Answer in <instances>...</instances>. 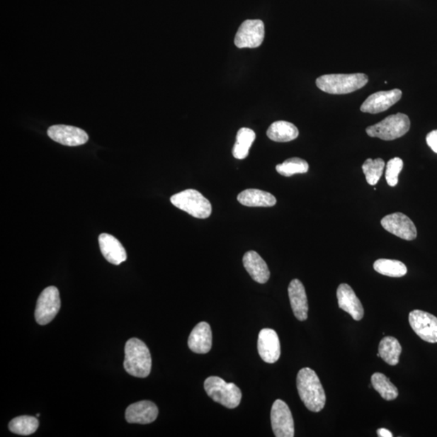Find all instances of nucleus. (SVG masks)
Segmentation results:
<instances>
[{
    "instance_id": "5701e85b",
    "label": "nucleus",
    "mask_w": 437,
    "mask_h": 437,
    "mask_svg": "<svg viewBox=\"0 0 437 437\" xmlns=\"http://www.w3.org/2000/svg\"><path fill=\"white\" fill-rule=\"evenodd\" d=\"M378 353L388 365H398L402 353V347L399 340L391 336L383 338L379 344Z\"/></svg>"
},
{
    "instance_id": "f8f14e48",
    "label": "nucleus",
    "mask_w": 437,
    "mask_h": 437,
    "mask_svg": "<svg viewBox=\"0 0 437 437\" xmlns=\"http://www.w3.org/2000/svg\"><path fill=\"white\" fill-rule=\"evenodd\" d=\"M51 140L65 146L76 147L86 144L89 135L84 130L66 125H55L47 130Z\"/></svg>"
},
{
    "instance_id": "c85d7f7f",
    "label": "nucleus",
    "mask_w": 437,
    "mask_h": 437,
    "mask_svg": "<svg viewBox=\"0 0 437 437\" xmlns=\"http://www.w3.org/2000/svg\"><path fill=\"white\" fill-rule=\"evenodd\" d=\"M385 166V161L381 158L367 159L362 166L363 171L365 175L367 183L371 186H375L380 178H382Z\"/></svg>"
},
{
    "instance_id": "2eb2a0df",
    "label": "nucleus",
    "mask_w": 437,
    "mask_h": 437,
    "mask_svg": "<svg viewBox=\"0 0 437 437\" xmlns=\"http://www.w3.org/2000/svg\"><path fill=\"white\" fill-rule=\"evenodd\" d=\"M337 298L339 308L347 312L356 321L364 317V308L353 289L347 283H341L338 288Z\"/></svg>"
},
{
    "instance_id": "39448f33",
    "label": "nucleus",
    "mask_w": 437,
    "mask_h": 437,
    "mask_svg": "<svg viewBox=\"0 0 437 437\" xmlns=\"http://www.w3.org/2000/svg\"><path fill=\"white\" fill-rule=\"evenodd\" d=\"M411 122L409 118L404 113H396L383 119L373 126L366 129V132L370 137H376L382 140H394L399 139L409 132Z\"/></svg>"
},
{
    "instance_id": "6ab92c4d",
    "label": "nucleus",
    "mask_w": 437,
    "mask_h": 437,
    "mask_svg": "<svg viewBox=\"0 0 437 437\" xmlns=\"http://www.w3.org/2000/svg\"><path fill=\"white\" fill-rule=\"evenodd\" d=\"M99 246L102 255L113 265H120L127 259L126 249L115 237L102 234L98 238Z\"/></svg>"
},
{
    "instance_id": "2f4dec72",
    "label": "nucleus",
    "mask_w": 437,
    "mask_h": 437,
    "mask_svg": "<svg viewBox=\"0 0 437 437\" xmlns=\"http://www.w3.org/2000/svg\"><path fill=\"white\" fill-rule=\"evenodd\" d=\"M378 436L380 437H392L393 434L387 429H380L377 431Z\"/></svg>"
},
{
    "instance_id": "bb28decb",
    "label": "nucleus",
    "mask_w": 437,
    "mask_h": 437,
    "mask_svg": "<svg viewBox=\"0 0 437 437\" xmlns=\"http://www.w3.org/2000/svg\"><path fill=\"white\" fill-rule=\"evenodd\" d=\"M38 425L35 417L23 416L13 419L9 423V430L16 434L28 436L36 432Z\"/></svg>"
},
{
    "instance_id": "b1692460",
    "label": "nucleus",
    "mask_w": 437,
    "mask_h": 437,
    "mask_svg": "<svg viewBox=\"0 0 437 437\" xmlns=\"http://www.w3.org/2000/svg\"><path fill=\"white\" fill-rule=\"evenodd\" d=\"M256 138L253 130L243 127L238 130L237 134L236 144L232 149V155L238 160H243L249 155L254 141Z\"/></svg>"
},
{
    "instance_id": "f03ea898",
    "label": "nucleus",
    "mask_w": 437,
    "mask_h": 437,
    "mask_svg": "<svg viewBox=\"0 0 437 437\" xmlns=\"http://www.w3.org/2000/svg\"><path fill=\"white\" fill-rule=\"evenodd\" d=\"M124 368L130 375L144 378L152 370V356L147 345L138 339H130L125 346Z\"/></svg>"
},
{
    "instance_id": "9b49d317",
    "label": "nucleus",
    "mask_w": 437,
    "mask_h": 437,
    "mask_svg": "<svg viewBox=\"0 0 437 437\" xmlns=\"http://www.w3.org/2000/svg\"><path fill=\"white\" fill-rule=\"evenodd\" d=\"M381 224L383 228L401 239L412 241L417 237V229L412 220L401 212L390 214L385 217Z\"/></svg>"
},
{
    "instance_id": "393cba45",
    "label": "nucleus",
    "mask_w": 437,
    "mask_h": 437,
    "mask_svg": "<svg viewBox=\"0 0 437 437\" xmlns=\"http://www.w3.org/2000/svg\"><path fill=\"white\" fill-rule=\"evenodd\" d=\"M373 387L385 400L392 401L398 398L399 390L390 379L381 373H375L371 378Z\"/></svg>"
},
{
    "instance_id": "4468645a",
    "label": "nucleus",
    "mask_w": 437,
    "mask_h": 437,
    "mask_svg": "<svg viewBox=\"0 0 437 437\" xmlns=\"http://www.w3.org/2000/svg\"><path fill=\"white\" fill-rule=\"evenodd\" d=\"M258 351L266 363L274 364L280 359L281 350L279 336L272 329L265 328L259 332Z\"/></svg>"
},
{
    "instance_id": "7ed1b4c3",
    "label": "nucleus",
    "mask_w": 437,
    "mask_h": 437,
    "mask_svg": "<svg viewBox=\"0 0 437 437\" xmlns=\"http://www.w3.org/2000/svg\"><path fill=\"white\" fill-rule=\"evenodd\" d=\"M368 77L365 74H331L317 79V88L323 92L341 95L355 92L365 86Z\"/></svg>"
},
{
    "instance_id": "6e6552de",
    "label": "nucleus",
    "mask_w": 437,
    "mask_h": 437,
    "mask_svg": "<svg viewBox=\"0 0 437 437\" xmlns=\"http://www.w3.org/2000/svg\"><path fill=\"white\" fill-rule=\"evenodd\" d=\"M265 35L264 24L260 20L244 21L238 30L234 42L238 48H257L262 45Z\"/></svg>"
},
{
    "instance_id": "412c9836",
    "label": "nucleus",
    "mask_w": 437,
    "mask_h": 437,
    "mask_svg": "<svg viewBox=\"0 0 437 437\" xmlns=\"http://www.w3.org/2000/svg\"><path fill=\"white\" fill-rule=\"evenodd\" d=\"M237 200L246 207L269 208L276 205L277 200L271 193L257 189H248L240 193Z\"/></svg>"
},
{
    "instance_id": "0eeeda50",
    "label": "nucleus",
    "mask_w": 437,
    "mask_h": 437,
    "mask_svg": "<svg viewBox=\"0 0 437 437\" xmlns=\"http://www.w3.org/2000/svg\"><path fill=\"white\" fill-rule=\"evenodd\" d=\"M61 307V300L58 288L50 286L40 295L36 310L35 319L39 325H47L52 321Z\"/></svg>"
},
{
    "instance_id": "7c9ffc66",
    "label": "nucleus",
    "mask_w": 437,
    "mask_h": 437,
    "mask_svg": "<svg viewBox=\"0 0 437 437\" xmlns=\"http://www.w3.org/2000/svg\"><path fill=\"white\" fill-rule=\"evenodd\" d=\"M426 141L431 149L437 153V130L428 134Z\"/></svg>"
},
{
    "instance_id": "a211bd4d",
    "label": "nucleus",
    "mask_w": 437,
    "mask_h": 437,
    "mask_svg": "<svg viewBox=\"0 0 437 437\" xmlns=\"http://www.w3.org/2000/svg\"><path fill=\"white\" fill-rule=\"evenodd\" d=\"M188 346L193 353L206 354L212 347V332L208 323L202 322L193 329L189 339Z\"/></svg>"
},
{
    "instance_id": "4be33fe9",
    "label": "nucleus",
    "mask_w": 437,
    "mask_h": 437,
    "mask_svg": "<svg viewBox=\"0 0 437 437\" xmlns=\"http://www.w3.org/2000/svg\"><path fill=\"white\" fill-rule=\"evenodd\" d=\"M266 135L270 140L283 143V142L296 140L299 135V130L291 123L277 121L271 125Z\"/></svg>"
},
{
    "instance_id": "aec40b11",
    "label": "nucleus",
    "mask_w": 437,
    "mask_h": 437,
    "mask_svg": "<svg viewBox=\"0 0 437 437\" xmlns=\"http://www.w3.org/2000/svg\"><path fill=\"white\" fill-rule=\"evenodd\" d=\"M243 264L249 276L259 283H265L270 279V270L260 255L251 251L243 257Z\"/></svg>"
},
{
    "instance_id": "9d476101",
    "label": "nucleus",
    "mask_w": 437,
    "mask_h": 437,
    "mask_svg": "<svg viewBox=\"0 0 437 437\" xmlns=\"http://www.w3.org/2000/svg\"><path fill=\"white\" fill-rule=\"evenodd\" d=\"M412 330L417 336L430 344L437 343V317L422 310H413L409 314Z\"/></svg>"
},
{
    "instance_id": "ddd939ff",
    "label": "nucleus",
    "mask_w": 437,
    "mask_h": 437,
    "mask_svg": "<svg viewBox=\"0 0 437 437\" xmlns=\"http://www.w3.org/2000/svg\"><path fill=\"white\" fill-rule=\"evenodd\" d=\"M402 94V91L398 89L373 93L362 104L361 110L373 115L384 112L396 104L401 99Z\"/></svg>"
},
{
    "instance_id": "cd10ccee",
    "label": "nucleus",
    "mask_w": 437,
    "mask_h": 437,
    "mask_svg": "<svg viewBox=\"0 0 437 437\" xmlns=\"http://www.w3.org/2000/svg\"><path fill=\"white\" fill-rule=\"evenodd\" d=\"M309 170V164L303 159L294 157L288 159L285 162L276 166V171L285 177L297 174H305Z\"/></svg>"
},
{
    "instance_id": "dca6fc26",
    "label": "nucleus",
    "mask_w": 437,
    "mask_h": 437,
    "mask_svg": "<svg viewBox=\"0 0 437 437\" xmlns=\"http://www.w3.org/2000/svg\"><path fill=\"white\" fill-rule=\"evenodd\" d=\"M288 296L293 314L299 321L308 319L309 304L303 283L295 279L289 283Z\"/></svg>"
},
{
    "instance_id": "c756f323",
    "label": "nucleus",
    "mask_w": 437,
    "mask_h": 437,
    "mask_svg": "<svg viewBox=\"0 0 437 437\" xmlns=\"http://www.w3.org/2000/svg\"><path fill=\"white\" fill-rule=\"evenodd\" d=\"M404 168V161L399 157L391 159L387 163L385 179L390 186H395L399 183V175Z\"/></svg>"
},
{
    "instance_id": "f257e3e1",
    "label": "nucleus",
    "mask_w": 437,
    "mask_h": 437,
    "mask_svg": "<svg viewBox=\"0 0 437 437\" xmlns=\"http://www.w3.org/2000/svg\"><path fill=\"white\" fill-rule=\"evenodd\" d=\"M297 387L300 399L308 409L319 412L326 405V394L317 373L310 368H304L297 374Z\"/></svg>"
},
{
    "instance_id": "1a4fd4ad",
    "label": "nucleus",
    "mask_w": 437,
    "mask_h": 437,
    "mask_svg": "<svg viewBox=\"0 0 437 437\" xmlns=\"http://www.w3.org/2000/svg\"><path fill=\"white\" fill-rule=\"evenodd\" d=\"M272 429L276 437H293L294 421L290 409L285 402L277 399L271 408Z\"/></svg>"
},
{
    "instance_id": "423d86ee",
    "label": "nucleus",
    "mask_w": 437,
    "mask_h": 437,
    "mask_svg": "<svg viewBox=\"0 0 437 437\" xmlns=\"http://www.w3.org/2000/svg\"><path fill=\"white\" fill-rule=\"evenodd\" d=\"M176 208L198 219H206L211 215V203L200 192L195 190H186L178 193L170 198Z\"/></svg>"
},
{
    "instance_id": "20e7f679",
    "label": "nucleus",
    "mask_w": 437,
    "mask_h": 437,
    "mask_svg": "<svg viewBox=\"0 0 437 437\" xmlns=\"http://www.w3.org/2000/svg\"><path fill=\"white\" fill-rule=\"evenodd\" d=\"M204 389L210 398L229 409H234L242 401V391L237 385L227 383L218 377L207 378L204 382Z\"/></svg>"
},
{
    "instance_id": "a878e982",
    "label": "nucleus",
    "mask_w": 437,
    "mask_h": 437,
    "mask_svg": "<svg viewBox=\"0 0 437 437\" xmlns=\"http://www.w3.org/2000/svg\"><path fill=\"white\" fill-rule=\"evenodd\" d=\"M373 268L379 274L389 277L399 278L407 273L406 265L398 260L378 259L374 263Z\"/></svg>"
},
{
    "instance_id": "f3484780",
    "label": "nucleus",
    "mask_w": 437,
    "mask_h": 437,
    "mask_svg": "<svg viewBox=\"0 0 437 437\" xmlns=\"http://www.w3.org/2000/svg\"><path fill=\"white\" fill-rule=\"evenodd\" d=\"M158 408L150 401H140L127 407L126 419L130 424H149L158 416Z\"/></svg>"
}]
</instances>
